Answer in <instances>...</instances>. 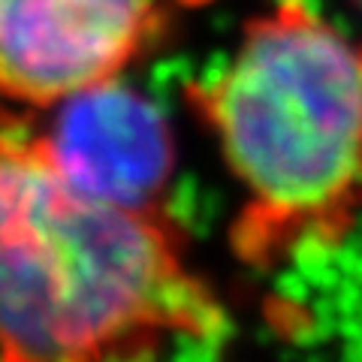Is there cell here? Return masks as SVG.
I'll return each instance as SVG.
<instances>
[{
  "mask_svg": "<svg viewBox=\"0 0 362 362\" xmlns=\"http://www.w3.org/2000/svg\"><path fill=\"white\" fill-rule=\"evenodd\" d=\"M354 4H356V6H359V9H362V0H354Z\"/></svg>",
  "mask_w": 362,
  "mask_h": 362,
  "instance_id": "obj_5",
  "label": "cell"
},
{
  "mask_svg": "<svg viewBox=\"0 0 362 362\" xmlns=\"http://www.w3.org/2000/svg\"><path fill=\"white\" fill-rule=\"evenodd\" d=\"M160 28V0H0V97L52 109L121 78Z\"/></svg>",
  "mask_w": 362,
  "mask_h": 362,
  "instance_id": "obj_3",
  "label": "cell"
},
{
  "mask_svg": "<svg viewBox=\"0 0 362 362\" xmlns=\"http://www.w3.org/2000/svg\"><path fill=\"white\" fill-rule=\"evenodd\" d=\"M187 100L242 187L235 247L329 242L362 209V49L308 0H275Z\"/></svg>",
  "mask_w": 362,
  "mask_h": 362,
  "instance_id": "obj_2",
  "label": "cell"
},
{
  "mask_svg": "<svg viewBox=\"0 0 362 362\" xmlns=\"http://www.w3.org/2000/svg\"><path fill=\"white\" fill-rule=\"evenodd\" d=\"M223 326L160 209L90 197L42 130L0 118V362H163Z\"/></svg>",
  "mask_w": 362,
  "mask_h": 362,
  "instance_id": "obj_1",
  "label": "cell"
},
{
  "mask_svg": "<svg viewBox=\"0 0 362 362\" xmlns=\"http://www.w3.org/2000/svg\"><path fill=\"white\" fill-rule=\"evenodd\" d=\"M66 178L115 206L160 209L175 173V136L148 94L109 78L52 106L42 130Z\"/></svg>",
  "mask_w": 362,
  "mask_h": 362,
  "instance_id": "obj_4",
  "label": "cell"
}]
</instances>
